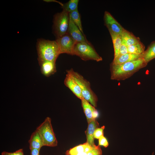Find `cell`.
<instances>
[{"label":"cell","mask_w":155,"mask_h":155,"mask_svg":"<svg viewBox=\"0 0 155 155\" xmlns=\"http://www.w3.org/2000/svg\"><path fill=\"white\" fill-rule=\"evenodd\" d=\"M82 106L85 115L88 123L96 119L98 116V113L95 107L84 98L81 100Z\"/></svg>","instance_id":"cell-11"},{"label":"cell","mask_w":155,"mask_h":155,"mask_svg":"<svg viewBox=\"0 0 155 155\" xmlns=\"http://www.w3.org/2000/svg\"><path fill=\"white\" fill-rule=\"evenodd\" d=\"M1 155H24L22 149H20L13 152L3 151L1 153Z\"/></svg>","instance_id":"cell-25"},{"label":"cell","mask_w":155,"mask_h":155,"mask_svg":"<svg viewBox=\"0 0 155 155\" xmlns=\"http://www.w3.org/2000/svg\"><path fill=\"white\" fill-rule=\"evenodd\" d=\"M142 58V54L137 55L128 53L127 54L118 55L114 58L112 63L117 65L132 61Z\"/></svg>","instance_id":"cell-14"},{"label":"cell","mask_w":155,"mask_h":155,"mask_svg":"<svg viewBox=\"0 0 155 155\" xmlns=\"http://www.w3.org/2000/svg\"><path fill=\"white\" fill-rule=\"evenodd\" d=\"M78 0H70L62 6L63 10L70 13L78 10Z\"/></svg>","instance_id":"cell-21"},{"label":"cell","mask_w":155,"mask_h":155,"mask_svg":"<svg viewBox=\"0 0 155 155\" xmlns=\"http://www.w3.org/2000/svg\"><path fill=\"white\" fill-rule=\"evenodd\" d=\"M98 140V145L103 146L105 148H106L108 146V141L104 135L101 136Z\"/></svg>","instance_id":"cell-26"},{"label":"cell","mask_w":155,"mask_h":155,"mask_svg":"<svg viewBox=\"0 0 155 155\" xmlns=\"http://www.w3.org/2000/svg\"><path fill=\"white\" fill-rule=\"evenodd\" d=\"M104 17L105 24L109 32L120 35L125 29L108 12H105Z\"/></svg>","instance_id":"cell-8"},{"label":"cell","mask_w":155,"mask_h":155,"mask_svg":"<svg viewBox=\"0 0 155 155\" xmlns=\"http://www.w3.org/2000/svg\"><path fill=\"white\" fill-rule=\"evenodd\" d=\"M31 155H39V150L33 149H30Z\"/></svg>","instance_id":"cell-28"},{"label":"cell","mask_w":155,"mask_h":155,"mask_svg":"<svg viewBox=\"0 0 155 155\" xmlns=\"http://www.w3.org/2000/svg\"><path fill=\"white\" fill-rule=\"evenodd\" d=\"M111 35L114 48V58L117 57L119 54V49L122 44L121 39L120 35L109 32Z\"/></svg>","instance_id":"cell-19"},{"label":"cell","mask_w":155,"mask_h":155,"mask_svg":"<svg viewBox=\"0 0 155 155\" xmlns=\"http://www.w3.org/2000/svg\"><path fill=\"white\" fill-rule=\"evenodd\" d=\"M36 130L41 137L44 146L54 147L57 146V141L49 117H46Z\"/></svg>","instance_id":"cell-4"},{"label":"cell","mask_w":155,"mask_h":155,"mask_svg":"<svg viewBox=\"0 0 155 155\" xmlns=\"http://www.w3.org/2000/svg\"><path fill=\"white\" fill-rule=\"evenodd\" d=\"M68 71L80 86L83 98L95 107H96L98 98L92 90L89 82L80 73L75 71L73 69L68 70Z\"/></svg>","instance_id":"cell-3"},{"label":"cell","mask_w":155,"mask_h":155,"mask_svg":"<svg viewBox=\"0 0 155 155\" xmlns=\"http://www.w3.org/2000/svg\"><path fill=\"white\" fill-rule=\"evenodd\" d=\"M69 17L75 24L84 34L82 27L80 15L78 9L69 13Z\"/></svg>","instance_id":"cell-22"},{"label":"cell","mask_w":155,"mask_h":155,"mask_svg":"<svg viewBox=\"0 0 155 155\" xmlns=\"http://www.w3.org/2000/svg\"><path fill=\"white\" fill-rule=\"evenodd\" d=\"M102 152L100 146L95 145L92 146L87 155H102Z\"/></svg>","instance_id":"cell-23"},{"label":"cell","mask_w":155,"mask_h":155,"mask_svg":"<svg viewBox=\"0 0 155 155\" xmlns=\"http://www.w3.org/2000/svg\"><path fill=\"white\" fill-rule=\"evenodd\" d=\"M142 58L147 63L155 58V41L152 42L142 54Z\"/></svg>","instance_id":"cell-18"},{"label":"cell","mask_w":155,"mask_h":155,"mask_svg":"<svg viewBox=\"0 0 155 155\" xmlns=\"http://www.w3.org/2000/svg\"><path fill=\"white\" fill-rule=\"evenodd\" d=\"M147 64L142 58L123 63L110 65L111 78L118 81L124 80L133 75Z\"/></svg>","instance_id":"cell-1"},{"label":"cell","mask_w":155,"mask_h":155,"mask_svg":"<svg viewBox=\"0 0 155 155\" xmlns=\"http://www.w3.org/2000/svg\"><path fill=\"white\" fill-rule=\"evenodd\" d=\"M69 20V13L63 10L55 15L53 30L56 38L68 33Z\"/></svg>","instance_id":"cell-6"},{"label":"cell","mask_w":155,"mask_h":155,"mask_svg":"<svg viewBox=\"0 0 155 155\" xmlns=\"http://www.w3.org/2000/svg\"><path fill=\"white\" fill-rule=\"evenodd\" d=\"M38 62L41 72L45 76L49 77L56 72L55 62L46 61Z\"/></svg>","instance_id":"cell-12"},{"label":"cell","mask_w":155,"mask_h":155,"mask_svg":"<svg viewBox=\"0 0 155 155\" xmlns=\"http://www.w3.org/2000/svg\"><path fill=\"white\" fill-rule=\"evenodd\" d=\"M58 45L60 53H66L74 55V50L75 42L67 33L56 40Z\"/></svg>","instance_id":"cell-7"},{"label":"cell","mask_w":155,"mask_h":155,"mask_svg":"<svg viewBox=\"0 0 155 155\" xmlns=\"http://www.w3.org/2000/svg\"><path fill=\"white\" fill-rule=\"evenodd\" d=\"M92 146L86 142L75 147L67 151V155H87Z\"/></svg>","instance_id":"cell-15"},{"label":"cell","mask_w":155,"mask_h":155,"mask_svg":"<svg viewBox=\"0 0 155 155\" xmlns=\"http://www.w3.org/2000/svg\"><path fill=\"white\" fill-rule=\"evenodd\" d=\"M105 128V126H103L101 127L96 128L94 133V138L99 139L101 136L103 135V131Z\"/></svg>","instance_id":"cell-24"},{"label":"cell","mask_w":155,"mask_h":155,"mask_svg":"<svg viewBox=\"0 0 155 155\" xmlns=\"http://www.w3.org/2000/svg\"><path fill=\"white\" fill-rule=\"evenodd\" d=\"M67 74L64 81L65 85L77 97L81 100L84 98L80 86L68 70L67 71Z\"/></svg>","instance_id":"cell-10"},{"label":"cell","mask_w":155,"mask_h":155,"mask_svg":"<svg viewBox=\"0 0 155 155\" xmlns=\"http://www.w3.org/2000/svg\"><path fill=\"white\" fill-rule=\"evenodd\" d=\"M68 34L73 39L75 43L88 42L84 35L75 24L70 17Z\"/></svg>","instance_id":"cell-9"},{"label":"cell","mask_w":155,"mask_h":155,"mask_svg":"<svg viewBox=\"0 0 155 155\" xmlns=\"http://www.w3.org/2000/svg\"><path fill=\"white\" fill-rule=\"evenodd\" d=\"M74 55L85 61L92 60L98 62L102 60V57L89 42L75 43L74 50Z\"/></svg>","instance_id":"cell-5"},{"label":"cell","mask_w":155,"mask_h":155,"mask_svg":"<svg viewBox=\"0 0 155 155\" xmlns=\"http://www.w3.org/2000/svg\"><path fill=\"white\" fill-rule=\"evenodd\" d=\"M128 53L127 47L122 44L119 50L118 55H124Z\"/></svg>","instance_id":"cell-27"},{"label":"cell","mask_w":155,"mask_h":155,"mask_svg":"<svg viewBox=\"0 0 155 155\" xmlns=\"http://www.w3.org/2000/svg\"><path fill=\"white\" fill-rule=\"evenodd\" d=\"M152 155H154V152L152 153Z\"/></svg>","instance_id":"cell-29"},{"label":"cell","mask_w":155,"mask_h":155,"mask_svg":"<svg viewBox=\"0 0 155 155\" xmlns=\"http://www.w3.org/2000/svg\"><path fill=\"white\" fill-rule=\"evenodd\" d=\"M145 46L140 41L127 47L128 53L140 55L144 51Z\"/></svg>","instance_id":"cell-20"},{"label":"cell","mask_w":155,"mask_h":155,"mask_svg":"<svg viewBox=\"0 0 155 155\" xmlns=\"http://www.w3.org/2000/svg\"><path fill=\"white\" fill-rule=\"evenodd\" d=\"M36 48L38 61H46L56 62L60 54L56 40L39 39L37 42Z\"/></svg>","instance_id":"cell-2"},{"label":"cell","mask_w":155,"mask_h":155,"mask_svg":"<svg viewBox=\"0 0 155 155\" xmlns=\"http://www.w3.org/2000/svg\"><path fill=\"white\" fill-rule=\"evenodd\" d=\"M28 142L30 150L35 149L40 150L44 146L41 137L36 130L32 133Z\"/></svg>","instance_id":"cell-17"},{"label":"cell","mask_w":155,"mask_h":155,"mask_svg":"<svg viewBox=\"0 0 155 155\" xmlns=\"http://www.w3.org/2000/svg\"><path fill=\"white\" fill-rule=\"evenodd\" d=\"M120 36L122 44L127 47L140 41L139 38L125 29Z\"/></svg>","instance_id":"cell-16"},{"label":"cell","mask_w":155,"mask_h":155,"mask_svg":"<svg viewBox=\"0 0 155 155\" xmlns=\"http://www.w3.org/2000/svg\"><path fill=\"white\" fill-rule=\"evenodd\" d=\"M87 129L86 131V142L91 146L95 145L94 142V134L95 130L99 127V123L96 119L88 123Z\"/></svg>","instance_id":"cell-13"}]
</instances>
